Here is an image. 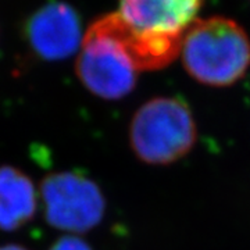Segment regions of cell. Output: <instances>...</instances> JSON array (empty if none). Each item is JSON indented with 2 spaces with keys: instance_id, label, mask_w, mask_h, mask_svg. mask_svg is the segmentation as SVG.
<instances>
[{
  "instance_id": "2",
  "label": "cell",
  "mask_w": 250,
  "mask_h": 250,
  "mask_svg": "<svg viewBox=\"0 0 250 250\" xmlns=\"http://www.w3.org/2000/svg\"><path fill=\"white\" fill-rule=\"evenodd\" d=\"M181 53L193 80L208 86H229L250 67V39L229 18L196 20L184 32Z\"/></svg>"
},
{
  "instance_id": "5",
  "label": "cell",
  "mask_w": 250,
  "mask_h": 250,
  "mask_svg": "<svg viewBox=\"0 0 250 250\" xmlns=\"http://www.w3.org/2000/svg\"><path fill=\"white\" fill-rule=\"evenodd\" d=\"M24 36L41 60L62 62L80 49L85 34L77 10L64 1L52 0L29 16Z\"/></svg>"
},
{
  "instance_id": "8",
  "label": "cell",
  "mask_w": 250,
  "mask_h": 250,
  "mask_svg": "<svg viewBox=\"0 0 250 250\" xmlns=\"http://www.w3.org/2000/svg\"><path fill=\"white\" fill-rule=\"evenodd\" d=\"M49 250H92V248L77 235H64L54 242Z\"/></svg>"
},
{
  "instance_id": "4",
  "label": "cell",
  "mask_w": 250,
  "mask_h": 250,
  "mask_svg": "<svg viewBox=\"0 0 250 250\" xmlns=\"http://www.w3.org/2000/svg\"><path fill=\"white\" fill-rule=\"evenodd\" d=\"M46 223L70 235L83 233L103 220L106 200L99 185L75 171L46 175L39 185Z\"/></svg>"
},
{
  "instance_id": "7",
  "label": "cell",
  "mask_w": 250,
  "mask_h": 250,
  "mask_svg": "<svg viewBox=\"0 0 250 250\" xmlns=\"http://www.w3.org/2000/svg\"><path fill=\"white\" fill-rule=\"evenodd\" d=\"M38 210V192L32 179L11 166L0 167V231H17Z\"/></svg>"
},
{
  "instance_id": "9",
  "label": "cell",
  "mask_w": 250,
  "mask_h": 250,
  "mask_svg": "<svg viewBox=\"0 0 250 250\" xmlns=\"http://www.w3.org/2000/svg\"><path fill=\"white\" fill-rule=\"evenodd\" d=\"M0 250H28L27 248L21 246V245H14V243H9V245H3L0 246Z\"/></svg>"
},
{
  "instance_id": "3",
  "label": "cell",
  "mask_w": 250,
  "mask_h": 250,
  "mask_svg": "<svg viewBox=\"0 0 250 250\" xmlns=\"http://www.w3.org/2000/svg\"><path fill=\"white\" fill-rule=\"evenodd\" d=\"M197 129L192 111L177 98H154L136 110L129 145L136 157L152 166L175 163L192 150Z\"/></svg>"
},
{
  "instance_id": "6",
  "label": "cell",
  "mask_w": 250,
  "mask_h": 250,
  "mask_svg": "<svg viewBox=\"0 0 250 250\" xmlns=\"http://www.w3.org/2000/svg\"><path fill=\"white\" fill-rule=\"evenodd\" d=\"M203 0H120V16L142 32L184 34Z\"/></svg>"
},
{
  "instance_id": "1",
  "label": "cell",
  "mask_w": 250,
  "mask_h": 250,
  "mask_svg": "<svg viewBox=\"0 0 250 250\" xmlns=\"http://www.w3.org/2000/svg\"><path fill=\"white\" fill-rule=\"evenodd\" d=\"M128 34L129 25L116 13L99 18L83 36L75 72L81 83L95 96L118 100L136 86L141 71Z\"/></svg>"
}]
</instances>
